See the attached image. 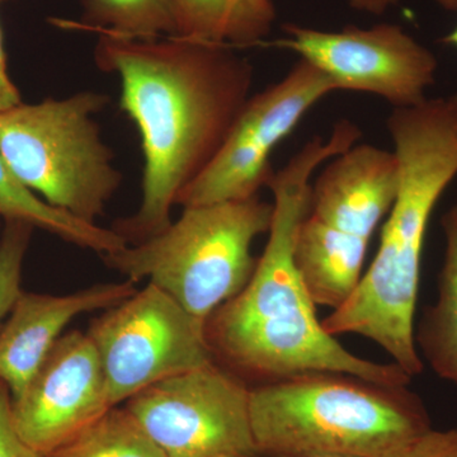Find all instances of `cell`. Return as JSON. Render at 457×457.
<instances>
[{"label": "cell", "mask_w": 457, "mask_h": 457, "mask_svg": "<svg viewBox=\"0 0 457 457\" xmlns=\"http://www.w3.org/2000/svg\"><path fill=\"white\" fill-rule=\"evenodd\" d=\"M95 59L121 84L120 107L144 154L139 210L117 222L128 245L158 236L183 189L220 152L251 97L254 68L228 44L99 35Z\"/></svg>", "instance_id": "1"}, {"label": "cell", "mask_w": 457, "mask_h": 457, "mask_svg": "<svg viewBox=\"0 0 457 457\" xmlns=\"http://www.w3.org/2000/svg\"><path fill=\"white\" fill-rule=\"evenodd\" d=\"M360 137L359 126L342 120L328 139L308 141L270 180L273 215L263 254L242 293L206 324L213 354L230 365L269 381L306 372H341L375 383L411 384V376L395 363L361 359L327 332L295 266V237L309 212L312 176Z\"/></svg>", "instance_id": "2"}, {"label": "cell", "mask_w": 457, "mask_h": 457, "mask_svg": "<svg viewBox=\"0 0 457 457\" xmlns=\"http://www.w3.org/2000/svg\"><path fill=\"white\" fill-rule=\"evenodd\" d=\"M386 128L398 158V195L356 291L321 323L329 335L353 333L378 343L413 378L425 368L414 315L427 228L457 176V104L453 97L426 98L393 108Z\"/></svg>", "instance_id": "3"}, {"label": "cell", "mask_w": 457, "mask_h": 457, "mask_svg": "<svg viewBox=\"0 0 457 457\" xmlns=\"http://www.w3.org/2000/svg\"><path fill=\"white\" fill-rule=\"evenodd\" d=\"M408 386L341 372L270 380L249 392L255 449L276 457H408L432 429Z\"/></svg>", "instance_id": "4"}, {"label": "cell", "mask_w": 457, "mask_h": 457, "mask_svg": "<svg viewBox=\"0 0 457 457\" xmlns=\"http://www.w3.org/2000/svg\"><path fill=\"white\" fill-rule=\"evenodd\" d=\"M273 204L260 197L183 207L158 236L104 255L112 270L137 284L146 279L207 324L242 293L258 258L252 245L269 234Z\"/></svg>", "instance_id": "5"}, {"label": "cell", "mask_w": 457, "mask_h": 457, "mask_svg": "<svg viewBox=\"0 0 457 457\" xmlns=\"http://www.w3.org/2000/svg\"><path fill=\"white\" fill-rule=\"evenodd\" d=\"M106 95L83 90L0 112V152L14 174L51 206L97 224L122 185L96 114Z\"/></svg>", "instance_id": "6"}, {"label": "cell", "mask_w": 457, "mask_h": 457, "mask_svg": "<svg viewBox=\"0 0 457 457\" xmlns=\"http://www.w3.org/2000/svg\"><path fill=\"white\" fill-rule=\"evenodd\" d=\"M88 336L112 407L150 385L215 362L206 323L152 284L96 318Z\"/></svg>", "instance_id": "7"}, {"label": "cell", "mask_w": 457, "mask_h": 457, "mask_svg": "<svg viewBox=\"0 0 457 457\" xmlns=\"http://www.w3.org/2000/svg\"><path fill=\"white\" fill-rule=\"evenodd\" d=\"M249 392L212 362L150 385L125 408L165 457L254 456Z\"/></svg>", "instance_id": "8"}, {"label": "cell", "mask_w": 457, "mask_h": 457, "mask_svg": "<svg viewBox=\"0 0 457 457\" xmlns=\"http://www.w3.org/2000/svg\"><path fill=\"white\" fill-rule=\"evenodd\" d=\"M332 80L300 59L269 88L251 96L206 170L183 189V207L243 201L258 196L275 171L270 155L305 114L332 93Z\"/></svg>", "instance_id": "9"}, {"label": "cell", "mask_w": 457, "mask_h": 457, "mask_svg": "<svg viewBox=\"0 0 457 457\" xmlns=\"http://www.w3.org/2000/svg\"><path fill=\"white\" fill-rule=\"evenodd\" d=\"M270 46L293 51L327 75L337 90L368 93L393 108L416 106L436 82L437 57L398 25L321 31L287 23Z\"/></svg>", "instance_id": "10"}, {"label": "cell", "mask_w": 457, "mask_h": 457, "mask_svg": "<svg viewBox=\"0 0 457 457\" xmlns=\"http://www.w3.org/2000/svg\"><path fill=\"white\" fill-rule=\"evenodd\" d=\"M113 408L104 369L88 333H65L12 399V417L27 446L47 455Z\"/></svg>", "instance_id": "11"}, {"label": "cell", "mask_w": 457, "mask_h": 457, "mask_svg": "<svg viewBox=\"0 0 457 457\" xmlns=\"http://www.w3.org/2000/svg\"><path fill=\"white\" fill-rule=\"evenodd\" d=\"M135 293L134 282L125 279L59 296L21 294L0 328V383L8 387L12 399L26 389L73 319L107 311Z\"/></svg>", "instance_id": "12"}, {"label": "cell", "mask_w": 457, "mask_h": 457, "mask_svg": "<svg viewBox=\"0 0 457 457\" xmlns=\"http://www.w3.org/2000/svg\"><path fill=\"white\" fill-rule=\"evenodd\" d=\"M399 191L393 150L354 144L333 156L312 183L309 215L339 230L371 240Z\"/></svg>", "instance_id": "13"}, {"label": "cell", "mask_w": 457, "mask_h": 457, "mask_svg": "<svg viewBox=\"0 0 457 457\" xmlns=\"http://www.w3.org/2000/svg\"><path fill=\"white\" fill-rule=\"evenodd\" d=\"M369 245L365 237L305 216L295 237L294 262L315 305L337 311L351 299L362 278Z\"/></svg>", "instance_id": "14"}, {"label": "cell", "mask_w": 457, "mask_h": 457, "mask_svg": "<svg viewBox=\"0 0 457 457\" xmlns=\"http://www.w3.org/2000/svg\"><path fill=\"white\" fill-rule=\"evenodd\" d=\"M0 216L7 221H21L40 228L66 242L90 249L102 257L128 245L116 230L80 220L51 206L31 191L9 167L0 152Z\"/></svg>", "instance_id": "15"}, {"label": "cell", "mask_w": 457, "mask_h": 457, "mask_svg": "<svg viewBox=\"0 0 457 457\" xmlns=\"http://www.w3.org/2000/svg\"><path fill=\"white\" fill-rule=\"evenodd\" d=\"M441 225L445 255L438 296L426 309L414 338L433 371L457 385V204L444 213Z\"/></svg>", "instance_id": "16"}, {"label": "cell", "mask_w": 457, "mask_h": 457, "mask_svg": "<svg viewBox=\"0 0 457 457\" xmlns=\"http://www.w3.org/2000/svg\"><path fill=\"white\" fill-rule=\"evenodd\" d=\"M80 4L82 20L71 25L98 36L137 40L177 36L171 0H80Z\"/></svg>", "instance_id": "17"}, {"label": "cell", "mask_w": 457, "mask_h": 457, "mask_svg": "<svg viewBox=\"0 0 457 457\" xmlns=\"http://www.w3.org/2000/svg\"><path fill=\"white\" fill-rule=\"evenodd\" d=\"M42 457H165L128 409L111 408L92 425Z\"/></svg>", "instance_id": "18"}, {"label": "cell", "mask_w": 457, "mask_h": 457, "mask_svg": "<svg viewBox=\"0 0 457 457\" xmlns=\"http://www.w3.org/2000/svg\"><path fill=\"white\" fill-rule=\"evenodd\" d=\"M32 228L26 222L7 221L0 239V328L23 293L21 278Z\"/></svg>", "instance_id": "19"}, {"label": "cell", "mask_w": 457, "mask_h": 457, "mask_svg": "<svg viewBox=\"0 0 457 457\" xmlns=\"http://www.w3.org/2000/svg\"><path fill=\"white\" fill-rule=\"evenodd\" d=\"M177 37L209 44H227V0H171Z\"/></svg>", "instance_id": "20"}, {"label": "cell", "mask_w": 457, "mask_h": 457, "mask_svg": "<svg viewBox=\"0 0 457 457\" xmlns=\"http://www.w3.org/2000/svg\"><path fill=\"white\" fill-rule=\"evenodd\" d=\"M275 21L272 0H227L225 42L236 49L261 46Z\"/></svg>", "instance_id": "21"}, {"label": "cell", "mask_w": 457, "mask_h": 457, "mask_svg": "<svg viewBox=\"0 0 457 457\" xmlns=\"http://www.w3.org/2000/svg\"><path fill=\"white\" fill-rule=\"evenodd\" d=\"M0 457H42L18 435L12 417V395L0 383Z\"/></svg>", "instance_id": "22"}, {"label": "cell", "mask_w": 457, "mask_h": 457, "mask_svg": "<svg viewBox=\"0 0 457 457\" xmlns=\"http://www.w3.org/2000/svg\"><path fill=\"white\" fill-rule=\"evenodd\" d=\"M408 457H457V427L427 432Z\"/></svg>", "instance_id": "23"}, {"label": "cell", "mask_w": 457, "mask_h": 457, "mask_svg": "<svg viewBox=\"0 0 457 457\" xmlns=\"http://www.w3.org/2000/svg\"><path fill=\"white\" fill-rule=\"evenodd\" d=\"M17 87L12 82L8 73L7 57L3 45L2 27H0V112L21 104Z\"/></svg>", "instance_id": "24"}, {"label": "cell", "mask_w": 457, "mask_h": 457, "mask_svg": "<svg viewBox=\"0 0 457 457\" xmlns=\"http://www.w3.org/2000/svg\"><path fill=\"white\" fill-rule=\"evenodd\" d=\"M348 5L354 11L370 14H384L393 5L398 4L399 0H347Z\"/></svg>", "instance_id": "25"}, {"label": "cell", "mask_w": 457, "mask_h": 457, "mask_svg": "<svg viewBox=\"0 0 457 457\" xmlns=\"http://www.w3.org/2000/svg\"><path fill=\"white\" fill-rule=\"evenodd\" d=\"M441 42L442 44L447 45V46H453L457 49V25L453 31L447 33L446 36H444V37L441 38ZM453 98L455 99L457 104V93L455 96H453Z\"/></svg>", "instance_id": "26"}, {"label": "cell", "mask_w": 457, "mask_h": 457, "mask_svg": "<svg viewBox=\"0 0 457 457\" xmlns=\"http://www.w3.org/2000/svg\"><path fill=\"white\" fill-rule=\"evenodd\" d=\"M441 8L445 11L456 12L457 11V0H435Z\"/></svg>", "instance_id": "27"}, {"label": "cell", "mask_w": 457, "mask_h": 457, "mask_svg": "<svg viewBox=\"0 0 457 457\" xmlns=\"http://www.w3.org/2000/svg\"><path fill=\"white\" fill-rule=\"evenodd\" d=\"M297 457H350V456H339V455H312V456H297Z\"/></svg>", "instance_id": "28"}, {"label": "cell", "mask_w": 457, "mask_h": 457, "mask_svg": "<svg viewBox=\"0 0 457 457\" xmlns=\"http://www.w3.org/2000/svg\"><path fill=\"white\" fill-rule=\"evenodd\" d=\"M220 457H254V456H246V455H228V456H220Z\"/></svg>", "instance_id": "29"}, {"label": "cell", "mask_w": 457, "mask_h": 457, "mask_svg": "<svg viewBox=\"0 0 457 457\" xmlns=\"http://www.w3.org/2000/svg\"><path fill=\"white\" fill-rule=\"evenodd\" d=\"M0 2H3V0H0Z\"/></svg>", "instance_id": "30"}]
</instances>
